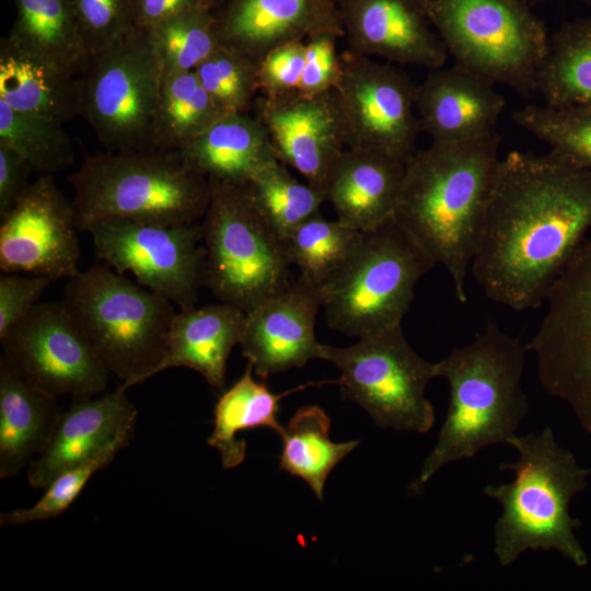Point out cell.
Here are the masks:
<instances>
[{"label":"cell","mask_w":591,"mask_h":591,"mask_svg":"<svg viewBox=\"0 0 591 591\" xmlns=\"http://www.w3.org/2000/svg\"><path fill=\"white\" fill-rule=\"evenodd\" d=\"M222 113H247L258 88V65L240 51L219 45L194 70Z\"/></svg>","instance_id":"39"},{"label":"cell","mask_w":591,"mask_h":591,"mask_svg":"<svg viewBox=\"0 0 591 591\" xmlns=\"http://www.w3.org/2000/svg\"><path fill=\"white\" fill-rule=\"evenodd\" d=\"M360 232L320 213L301 223L287 240L299 278L318 288L347 258Z\"/></svg>","instance_id":"35"},{"label":"cell","mask_w":591,"mask_h":591,"mask_svg":"<svg viewBox=\"0 0 591 591\" xmlns=\"http://www.w3.org/2000/svg\"><path fill=\"white\" fill-rule=\"evenodd\" d=\"M1 360L44 394L104 393L109 372L62 302H38L0 338Z\"/></svg>","instance_id":"13"},{"label":"cell","mask_w":591,"mask_h":591,"mask_svg":"<svg viewBox=\"0 0 591 591\" xmlns=\"http://www.w3.org/2000/svg\"><path fill=\"white\" fill-rule=\"evenodd\" d=\"M178 153L207 178L240 184L277 159L266 127L247 113H221Z\"/></svg>","instance_id":"25"},{"label":"cell","mask_w":591,"mask_h":591,"mask_svg":"<svg viewBox=\"0 0 591 591\" xmlns=\"http://www.w3.org/2000/svg\"><path fill=\"white\" fill-rule=\"evenodd\" d=\"M528 352L526 344L489 321L472 341L437 361L436 378L449 384V406L409 494L419 495L444 466L518 434L529 413L522 387Z\"/></svg>","instance_id":"3"},{"label":"cell","mask_w":591,"mask_h":591,"mask_svg":"<svg viewBox=\"0 0 591 591\" xmlns=\"http://www.w3.org/2000/svg\"><path fill=\"white\" fill-rule=\"evenodd\" d=\"M79 230L100 220L182 224L202 218L209 179L178 151H107L88 155L68 177Z\"/></svg>","instance_id":"5"},{"label":"cell","mask_w":591,"mask_h":591,"mask_svg":"<svg viewBox=\"0 0 591 591\" xmlns=\"http://www.w3.org/2000/svg\"><path fill=\"white\" fill-rule=\"evenodd\" d=\"M78 32L90 56L120 39L135 26L129 0H72Z\"/></svg>","instance_id":"40"},{"label":"cell","mask_w":591,"mask_h":591,"mask_svg":"<svg viewBox=\"0 0 591 591\" xmlns=\"http://www.w3.org/2000/svg\"><path fill=\"white\" fill-rule=\"evenodd\" d=\"M508 444L518 459L500 470L513 472L507 484L487 485L484 494L501 506L494 529V554L508 567L528 551H555L583 568L589 557L576 531L581 523L570 513L572 499L582 493L591 468L561 447L552 428L538 433L517 434Z\"/></svg>","instance_id":"4"},{"label":"cell","mask_w":591,"mask_h":591,"mask_svg":"<svg viewBox=\"0 0 591 591\" xmlns=\"http://www.w3.org/2000/svg\"><path fill=\"white\" fill-rule=\"evenodd\" d=\"M246 184L260 213L286 242L301 223L320 213L327 200L324 193L298 182L278 159L266 164Z\"/></svg>","instance_id":"33"},{"label":"cell","mask_w":591,"mask_h":591,"mask_svg":"<svg viewBox=\"0 0 591 591\" xmlns=\"http://www.w3.org/2000/svg\"><path fill=\"white\" fill-rule=\"evenodd\" d=\"M132 24L150 28L179 13L199 7L198 0H129Z\"/></svg>","instance_id":"45"},{"label":"cell","mask_w":591,"mask_h":591,"mask_svg":"<svg viewBox=\"0 0 591 591\" xmlns=\"http://www.w3.org/2000/svg\"><path fill=\"white\" fill-rule=\"evenodd\" d=\"M434 265L394 217L360 232L347 258L318 287L327 325L357 338L402 325L416 285Z\"/></svg>","instance_id":"7"},{"label":"cell","mask_w":591,"mask_h":591,"mask_svg":"<svg viewBox=\"0 0 591 591\" xmlns=\"http://www.w3.org/2000/svg\"><path fill=\"white\" fill-rule=\"evenodd\" d=\"M221 113L194 70L164 73L152 128L153 149H183Z\"/></svg>","instance_id":"32"},{"label":"cell","mask_w":591,"mask_h":591,"mask_svg":"<svg viewBox=\"0 0 591 591\" xmlns=\"http://www.w3.org/2000/svg\"><path fill=\"white\" fill-rule=\"evenodd\" d=\"M61 302L108 372L121 380L118 387L149 379L176 313L169 299L104 264L68 279Z\"/></svg>","instance_id":"6"},{"label":"cell","mask_w":591,"mask_h":591,"mask_svg":"<svg viewBox=\"0 0 591 591\" xmlns=\"http://www.w3.org/2000/svg\"><path fill=\"white\" fill-rule=\"evenodd\" d=\"M252 108L267 129L276 158L326 195L334 169L347 148L335 91L316 95L297 89L262 93Z\"/></svg>","instance_id":"17"},{"label":"cell","mask_w":591,"mask_h":591,"mask_svg":"<svg viewBox=\"0 0 591 591\" xmlns=\"http://www.w3.org/2000/svg\"><path fill=\"white\" fill-rule=\"evenodd\" d=\"M57 398L36 390L0 359V477L40 454L61 415Z\"/></svg>","instance_id":"27"},{"label":"cell","mask_w":591,"mask_h":591,"mask_svg":"<svg viewBox=\"0 0 591 591\" xmlns=\"http://www.w3.org/2000/svg\"><path fill=\"white\" fill-rule=\"evenodd\" d=\"M0 101L18 112L63 124L80 115L79 80L7 36L0 40Z\"/></svg>","instance_id":"26"},{"label":"cell","mask_w":591,"mask_h":591,"mask_svg":"<svg viewBox=\"0 0 591 591\" xmlns=\"http://www.w3.org/2000/svg\"><path fill=\"white\" fill-rule=\"evenodd\" d=\"M318 359L339 371L344 398L361 406L381 429L427 433L434 409L425 392L436 363L419 356L402 325L358 338L348 347L321 345Z\"/></svg>","instance_id":"10"},{"label":"cell","mask_w":591,"mask_h":591,"mask_svg":"<svg viewBox=\"0 0 591 591\" xmlns=\"http://www.w3.org/2000/svg\"><path fill=\"white\" fill-rule=\"evenodd\" d=\"M348 49L389 62L443 67L448 51L425 0H337Z\"/></svg>","instance_id":"19"},{"label":"cell","mask_w":591,"mask_h":591,"mask_svg":"<svg viewBox=\"0 0 591 591\" xmlns=\"http://www.w3.org/2000/svg\"><path fill=\"white\" fill-rule=\"evenodd\" d=\"M199 7L209 11H215L228 0H198Z\"/></svg>","instance_id":"46"},{"label":"cell","mask_w":591,"mask_h":591,"mask_svg":"<svg viewBox=\"0 0 591 591\" xmlns=\"http://www.w3.org/2000/svg\"><path fill=\"white\" fill-rule=\"evenodd\" d=\"M253 372L247 364L242 376L222 392L213 409V430L207 444L219 451L225 470L237 467L245 460L246 442L237 439L240 432L264 427L280 436L285 427L278 419L279 401L290 393L320 384L310 382L275 394L265 383L257 382Z\"/></svg>","instance_id":"28"},{"label":"cell","mask_w":591,"mask_h":591,"mask_svg":"<svg viewBox=\"0 0 591 591\" xmlns=\"http://www.w3.org/2000/svg\"><path fill=\"white\" fill-rule=\"evenodd\" d=\"M529 1L531 4H537V3L546 2L548 0H529ZM573 1L580 2L584 4L586 7H588L589 9H591V0H573Z\"/></svg>","instance_id":"47"},{"label":"cell","mask_w":591,"mask_h":591,"mask_svg":"<svg viewBox=\"0 0 591 591\" xmlns=\"http://www.w3.org/2000/svg\"><path fill=\"white\" fill-rule=\"evenodd\" d=\"M83 231L90 234L96 256L117 273H130L138 283L179 309L196 304L204 282L201 224L114 219L92 222Z\"/></svg>","instance_id":"14"},{"label":"cell","mask_w":591,"mask_h":591,"mask_svg":"<svg viewBox=\"0 0 591 591\" xmlns=\"http://www.w3.org/2000/svg\"><path fill=\"white\" fill-rule=\"evenodd\" d=\"M212 14L220 45L257 65L291 42L323 33L344 37L337 0H228Z\"/></svg>","instance_id":"20"},{"label":"cell","mask_w":591,"mask_h":591,"mask_svg":"<svg viewBox=\"0 0 591 591\" xmlns=\"http://www.w3.org/2000/svg\"><path fill=\"white\" fill-rule=\"evenodd\" d=\"M163 66L144 28L90 56L80 74V116L107 151L149 150Z\"/></svg>","instance_id":"11"},{"label":"cell","mask_w":591,"mask_h":591,"mask_svg":"<svg viewBox=\"0 0 591 591\" xmlns=\"http://www.w3.org/2000/svg\"><path fill=\"white\" fill-rule=\"evenodd\" d=\"M329 430L331 419L324 409L308 405L294 413L280 434L279 467L304 480L320 501L333 468L359 443L358 440L333 442Z\"/></svg>","instance_id":"31"},{"label":"cell","mask_w":591,"mask_h":591,"mask_svg":"<svg viewBox=\"0 0 591 591\" xmlns=\"http://www.w3.org/2000/svg\"><path fill=\"white\" fill-rule=\"evenodd\" d=\"M244 320L245 311L224 302L179 309L171 323L165 352L149 379L184 367L223 392L228 358L240 343Z\"/></svg>","instance_id":"23"},{"label":"cell","mask_w":591,"mask_h":591,"mask_svg":"<svg viewBox=\"0 0 591 591\" xmlns=\"http://www.w3.org/2000/svg\"><path fill=\"white\" fill-rule=\"evenodd\" d=\"M53 280L37 275L4 273L0 277V338L39 301Z\"/></svg>","instance_id":"42"},{"label":"cell","mask_w":591,"mask_h":591,"mask_svg":"<svg viewBox=\"0 0 591 591\" xmlns=\"http://www.w3.org/2000/svg\"><path fill=\"white\" fill-rule=\"evenodd\" d=\"M134 433L124 434L91 457L59 473L32 507L0 513V526H19L55 519L77 499L90 478L108 466L125 449Z\"/></svg>","instance_id":"38"},{"label":"cell","mask_w":591,"mask_h":591,"mask_svg":"<svg viewBox=\"0 0 591 591\" xmlns=\"http://www.w3.org/2000/svg\"><path fill=\"white\" fill-rule=\"evenodd\" d=\"M127 391L113 392L82 401H72L62 412L44 451L27 468V482L45 489L62 471L103 450L117 438L135 433L137 410Z\"/></svg>","instance_id":"22"},{"label":"cell","mask_w":591,"mask_h":591,"mask_svg":"<svg viewBox=\"0 0 591 591\" xmlns=\"http://www.w3.org/2000/svg\"><path fill=\"white\" fill-rule=\"evenodd\" d=\"M536 93L553 107L591 106V15L565 22L549 35Z\"/></svg>","instance_id":"30"},{"label":"cell","mask_w":591,"mask_h":591,"mask_svg":"<svg viewBox=\"0 0 591 591\" xmlns=\"http://www.w3.org/2000/svg\"><path fill=\"white\" fill-rule=\"evenodd\" d=\"M78 230L72 200L53 175H40L1 217L0 269L70 279L80 271Z\"/></svg>","instance_id":"16"},{"label":"cell","mask_w":591,"mask_h":591,"mask_svg":"<svg viewBox=\"0 0 591 591\" xmlns=\"http://www.w3.org/2000/svg\"><path fill=\"white\" fill-rule=\"evenodd\" d=\"M454 63L522 96L536 94L549 34L529 0H425Z\"/></svg>","instance_id":"9"},{"label":"cell","mask_w":591,"mask_h":591,"mask_svg":"<svg viewBox=\"0 0 591 591\" xmlns=\"http://www.w3.org/2000/svg\"><path fill=\"white\" fill-rule=\"evenodd\" d=\"M405 165L383 154L346 148L326 193L337 220L362 232L393 218Z\"/></svg>","instance_id":"24"},{"label":"cell","mask_w":591,"mask_h":591,"mask_svg":"<svg viewBox=\"0 0 591 591\" xmlns=\"http://www.w3.org/2000/svg\"><path fill=\"white\" fill-rule=\"evenodd\" d=\"M0 143L15 151L40 175H53L74 161L72 142L62 124L18 112L2 101Z\"/></svg>","instance_id":"34"},{"label":"cell","mask_w":591,"mask_h":591,"mask_svg":"<svg viewBox=\"0 0 591 591\" xmlns=\"http://www.w3.org/2000/svg\"><path fill=\"white\" fill-rule=\"evenodd\" d=\"M500 136L438 143L405 165L395 220L450 275L454 296L467 302L466 278L500 159Z\"/></svg>","instance_id":"2"},{"label":"cell","mask_w":591,"mask_h":591,"mask_svg":"<svg viewBox=\"0 0 591 591\" xmlns=\"http://www.w3.org/2000/svg\"><path fill=\"white\" fill-rule=\"evenodd\" d=\"M8 38L70 73L81 74L90 55L80 38L72 0H15Z\"/></svg>","instance_id":"29"},{"label":"cell","mask_w":591,"mask_h":591,"mask_svg":"<svg viewBox=\"0 0 591 591\" xmlns=\"http://www.w3.org/2000/svg\"><path fill=\"white\" fill-rule=\"evenodd\" d=\"M335 86L346 147L383 154L403 163L417 151L416 85L392 62L346 49Z\"/></svg>","instance_id":"15"},{"label":"cell","mask_w":591,"mask_h":591,"mask_svg":"<svg viewBox=\"0 0 591 591\" xmlns=\"http://www.w3.org/2000/svg\"><path fill=\"white\" fill-rule=\"evenodd\" d=\"M591 229V169L549 151L500 159L471 263L485 296L538 309Z\"/></svg>","instance_id":"1"},{"label":"cell","mask_w":591,"mask_h":591,"mask_svg":"<svg viewBox=\"0 0 591 591\" xmlns=\"http://www.w3.org/2000/svg\"><path fill=\"white\" fill-rule=\"evenodd\" d=\"M208 179L204 283L220 302L246 312L292 281L287 242L260 213L246 183Z\"/></svg>","instance_id":"8"},{"label":"cell","mask_w":591,"mask_h":591,"mask_svg":"<svg viewBox=\"0 0 591 591\" xmlns=\"http://www.w3.org/2000/svg\"><path fill=\"white\" fill-rule=\"evenodd\" d=\"M304 61V40L291 42L270 50L258 62L259 92L296 90L303 72Z\"/></svg>","instance_id":"43"},{"label":"cell","mask_w":591,"mask_h":591,"mask_svg":"<svg viewBox=\"0 0 591 591\" xmlns=\"http://www.w3.org/2000/svg\"><path fill=\"white\" fill-rule=\"evenodd\" d=\"M505 105L493 82L456 63L430 69L416 85L419 127L432 142H465L493 134Z\"/></svg>","instance_id":"21"},{"label":"cell","mask_w":591,"mask_h":591,"mask_svg":"<svg viewBox=\"0 0 591 591\" xmlns=\"http://www.w3.org/2000/svg\"><path fill=\"white\" fill-rule=\"evenodd\" d=\"M28 163L12 149L0 143V217L4 216L26 190Z\"/></svg>","instance_id":"44"},{"label":"cell","mask_w":591,"mask_h":591,"mask_svg":"<svg viewBox=\"0 0 591 591\" xmlns=\"http://www.w3.org/2000/svg\"><path fill=\"white\" fill-rule=\"evenodd\" d=\"M545 303L528 350L536 357L543 389L591 434V236L564 267Z\"/></svg>","instance_id":"12"},{"label":"cell","mask_w":591,"mask_h":591,"mask_svg":"<svg viewBox=\"0 0 591 591\" xmlns=\"http://www.w3.org/2000/svg\"><path fill=\"white\" fill-rule=\"evenodd\" d=\"M513 120L551 151L591 169V106L553 107L529 104L514 111Z\"/></svg>","instance_id":"36"},{"label":"cell","mask_w":591,"mask_h":591,"mask_svg":"<svg viewBox=\"0 0 591 591\" xmlns=\"http://www.w3.org/2000/svg\"><path fill=\"white\" fill-rule=\"evenodd\" d=\"M164 73L193 71L220 45L212 11L196 8L144 28Z\"/></svg>","instance_id":"37"},{"label":"cell","mask_w":591,"mask_h":591,"mask_svg":"<svg viewBox=\"0 0 591 591\" xmlns=\"http://www.w3.org/2000/svg\"><path fill=\"white\" fill-rule=\"evenodd\" d=\"M338 38L323 33L304 40L305 61L297 88L300 93L316 95L335 89L341 74L340 54L336 48Z\"/></svg>","instance_id":"41"},{"label":"cell","mask_w":591,"mask_h":591,"mask_svg":"<svg viewBox=\"0 0 591 591\" xmlns=\"http://www.w3.org/2000/svg\"><path fill=\"white\" fill-rule=\"evenodd\" d=\"M318 288L299 278L245 312L240 347L256 376L301 368L318 358Z\"/></svg>","instance_id":"18"}]
</instances>
